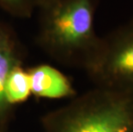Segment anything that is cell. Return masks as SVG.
Returning <instances> with one entry per match:
<instances>
[{"label": "cell", "mask_w": 133, "mask_h": 132, "mask_svg": "<svg viewBox=\"0 0 133 132\" xmlns=\"http://www.w3.org/2000/svg\"><path fill=\"white\" fill-rule=\"evenodd\" d=\"M99 0H55L39 8L37 43L66 66L86 69L101 37L95 29Z\"/></svg>", "instance_id": "cell-1"}, {"label": "cell", "mask_w": 133, "mask_h": 132, "mask_svg": "<svg viewBox=\"0 0 133 132\" xmlns=\"http://www.w3.org/2000/svg\"><path fill=\"white\" fill-rule=\"evenodd\" d=\"M31 94L39 98L63 99L76 95L66 75L49 64H39L27 69Z\"/></svg>", "instance_id": "cell-5"}, {"label": "cell", "mask_w": 133, "mask_h": 132, "mask_svg": "<svg viewBox=\"0 0 133 132\" xmlns=\"http://www.w3.org/2000/svg\"><path fill=\"white\" fill-rule=\"evenodd\" d=\"M85 71L96 87L133 89V18L101 37Z\"/></svg>", "instance_id": "cell-3"}, {"label": "cell", "mask_w": 133, "mask_h": 132, "mask_svg": "<svg viewBox=\"0 0 133 132\" xmlns=\"http://www.w3.org/2000/svg\"><path fill=\"white\" fill-rule=\"evenodd\" d=\"M24 49L20 38L10 23L0 20V126L6 127L13 107L5 97L8 75L16 66L22 64Z\"/></svg>", "instance_id": "cell-4"}, {"label": "cell", "mask_w": 133, "mask_h": 132, "mask_svg": "<svg viewBox=\"0 0 133 132\" xmlns=\"http://www.w3.org/2000/svg\"><path fill=\"white\" fill-rule=\"evenodd\" d=\"M0 132H7L6 127H4V126H0Z\"/></svg>", "instance_id": "cell-9"}, {"label": "cell", "mask_w": 133, "mask_h": 132, "mask_svg": "<svg viewBox=\"0 0 133 132\" xmlns=\"http://www.w3.org/2000/svg\"><path fill=\"white\" fill-rule=\"evenodd\" d=\"M44 132H133V89L96 87L42 119Z\"/></svg>", "instance_id": "cell-2"}, {"label": "cell", "mask_w": 133, "mask_h": 132, "mask_svg": "<svg viewBox=\"0 0 133 132\" xmlns=\"http://www.w3.org/2000/svg\"><path fill=\"white\" fill-rule=\"evenodd\" d=\"M5 97L10 106L18 105L29 99L31 94L29 77L22 64L16 66L8 75L5 83Z\"/></svg>", "instance_id": "cell-6"}, {"label": "cell", "mask_w": 133, "mask_h": 132, "mask_svg": "<svg viewBox=\"0 0 133 132\" xmlns=\"http://www.w3.org/2000/svg\"><path fill=\"white\" fill-rule=\"evenodd\" d=\"M0 8L16 18H30L36 10L34 0H0Z\"/></svg>", "instance_id": "cell-7"}, {"label": "cell", "mask_w": 133, "mask_h": 132, "mask_svg": "<svg viewBox=\"0 0 133 132\" xmlns=\"http://www.w3.org/2000/svg\"><path fill=\"white\" fill-rule=\"evenodd\" d=\"M36 5V9H39V8L46 6V5L49 4L50 3H52L55 0H34Z\"/></svg>", "instance_id": "cell-8"}]
</instances>
